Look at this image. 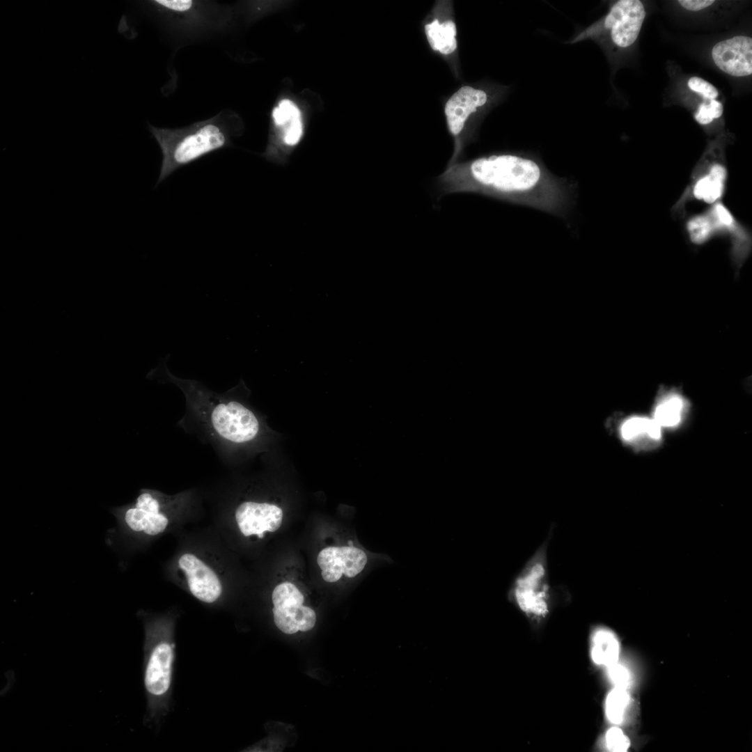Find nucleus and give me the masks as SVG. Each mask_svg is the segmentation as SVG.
I'll list each match as a JSON object with an SVG mask.
<instances>
[{
    "label": "nucleus",
    "mask_w": 752,
    "mask_h": 752,
    "mask_svg": "<svg viewBox=\"0 0 752 752\" xmlns=\"http://www.w3.org/2000/svg\"><path fill=\"white\" fill-rule=\"evenodd\" d=\"M619 652V641L613 632L603 627L593 631L591 657L594 663L608 666L618 661Z\"/></svg>",
    "instance_id": "2eb2a0df"
},
{
    "label": "nucleus",
    "mask_w": 752,
    "mask_h": 752,
    "mask_svg": "<svg viewBox=\"0 0 752 752\" xmlns=\"http://www.w3.org/2000/svg\"><path fill=\"white\" fill-rule=\"evenodd\" d=\"M173 658V648L169 643L159 641L152 646L144 673L145 688L151 696H161L169 690Z\"/></svg>",
    "instance_id": "f8f14e48"
},
{
    "label": "nucleus",
    "mask_w": 752,
    "mask_h": 752,
    "mask_svg": "<svg viewBox=\"0 0 752 752\" xmlns=\"http://www.w3.org/2000/svg\"><path fill=\"white\" fill-rule=\"evenodd\" d=\"M295 618L299 630L306 632L313 628L316 622V614L311 608L302 604L297 609Z\"/></svg>",
    "instance_id": "bb28decb"
},
{
    "label": "nucleus",
    "mask_w": 752,
    "mask_h": 752,
    "mask_svg": "<svg viewBox=\"0 0 752 752\" xmlns=\"http://www.w3.org/2000/svg\"><path fill=\"white\" fill-rule=\"evenodd\" d=\"M160 496L155 491L141 489L135 501L129 506L113 508L118 526L134 533L155 536L166 529L169 519L162 512Z\"/></svg>",
    "instance_id": "39448f33"
},
{
    "label": "nucleus",
    "mask_w": 752,
    "mask_h": 752,
    "mask_svg": "<svg viewBox=\"0 0 752 752\" xmlns=\"http://www.w3.org/2000/svg\"><path fill=\"white\" fill-rule=\"evenodd\" d=\"M677 3L684 9L690 11H698L707 8L715 3L710 0H680Z\"/></svg>",
    "instance_id": "c85d7f7f"
},
{
    "label": "nucleus",
    "mask_w": 752,
    "mask_h": 752,
    "mask_svg": "<svg viewBox=\"0 0 752 752\" xmlns=\"http://www.w3.org/2000/svg\"><path fill=\"white\" fill-rule=\"evenodd\" d=\"M304 596L292 583L283 582L277 585L272 594L274 607L291 608L303 604Z\"/></svg>",
    "instance_id": "aec40b11"
},
{
    "label": "nucleus",
    "mask_w": 752,
    "mask_h": 752,
    "mask_svg": "<svg viewBox=\"0 0 752 752\" xmlns=\"http://www.w3.org/2000/svg\"><path fill=\"white\" fill-rule=\"evenodd\" d=\"M430 47L443 55L454 53L457 47L456 24L451 19H433L424 26Z\"/></svg>",
    "instance_id": "4468645a"
},
{
    "label": "nucleus",
    "mask_w": 752,
    "mask_h": 752,
    "mask_svg": "<svg viewBox=\"0 0 752 752\" xmlns=\"http://www.w3.org/2000/svg\"><path fill=\"white\" fill-rule=\"evenodd\" d=\"M154 2L167 9L178 12L187 10L193 5V1L189 0H156Z\"/></svg>",
    "instance_id": "cd10ccee"
},
{
    "label": "nucleus",
    "mask_w": 752,
    "mask_h": 752,
    "mask_svg": "<svg viewBox=\"0 0 752 752\" xmlns=\"http://www.w3.org/2000/svg\"><path fill=\"white\" fill-rule=\"evenodd\" d=\"M488 100L489 95L485 90L463 86L446 101L444 107L446 125L455 141L454 153L448 164L458 161L464 141L469 134V120Z\"/></svg>",
    "instance_id": "423d86ee"
},
{
    "label": "nucleus",
    "mask_w": 752,
    "mask_h": 752,
    "mask_svg": "<svg viewBox=\"0 0 752 752\" xmlns=\"http://www.w3.org/2000/svg\"><path fill=\"white\" fill-rule=\"evenodd\" d=\"M726 175L724 167L719 164L714 165L710 174L696 184L694 189L695 197L703 199L707 203L714 202L722 194Z\"/></svg>",
    "instance_id": "dca6fc26"
},
{
    "label": "nucleus",
    "mask_w": 752,
    "mask_h": 752,
    "mask_svg": "<svg viewBox=\"0 0 752 752\" xmlns=\"http://www.w3.org/2000/svg\"><path fill=\"white\" fill-rule=\"evenodd\" d=\"M609 679L616 687L627 689L630 684L631 676L627 668L618 661L608 666Z\"/></svg>",
    "instance_id": "a878e982"
},
{
    "label": "nucleus",
    "mask_w": 752,
    "mask_h": 752,
    "mask_svg": "<svg viewBox=\"0 0 752 752\" xmlns=\"http://www.w3.org/2000/svg\"><path fill=\"white\" fill-rule=\"evenodd\" d=\"M556 525L552 524L543 542L514 577L509 598L528 618L543 619L549 613L554 588L550 583L548 549Z\"/></svg>",
    "instance_id": "20e7f679"
},
{
    "label": "nucleus",
    "mask_w": 752,
    "mask_h": 752,
    "mask_svg": "<svg viewBox=\"0 0 752 752\" xmlns=\"http://www.w3.org/2000/svg\"><path fill=\"white\" fill-rule=\"evenodd\" d=\"M605 741L607 749L613 752L626 751L630 744L628 737L617 727H613L607 731Z\"/></svg>",
    "instance_id": "393cba45"
},
{
    "label": "nucleus",
    "mask_w": 752,
    "mask_h": 752,
    "mask_svg": "<svg viewBox=\"0 0 752 752\" xmlns=\"http://www.w3.org/2000/svg\"><path fill=\"white\" fill-rule=\"evenodd\" d=\"M683 400L677 395H672L661 401L656 407L654 419L661 425L672 427L680 421Z\"/></svg>",
    "instance_id": "a211bd4d"
},
{
    "label": "nucleus",
    "mask_w": 752,
    "mask_h": 752,
    "mask_svg": "<svg viewBox=\"0 0 752 752\" xmlns=\"http://www.w3.org/2000/svg\"><path fill=\"white\" fill-rule=\"evenodd\" d=\"M629 700L627 689L615 687L610 691L605 703L606 715L609 721L615 724L622 723Z\"/></svg>",
    "instance_id": "6ab92c4d"
},
{
    "label": "nucleus",
    "mask_w": 752,
    "mask_h": 752,
    "mask_svg": "<svg viewBox=\"0 0 752 752\" xmlns=\"http://www.w3.org/2000/svg\"><path fill=\"white\" fill-rule=\"evenodd\" d=\"M235 517L244 535L263 538L265 531L274 532L280 528L283 510L274 504L244 501L237 506Z\"/></svg>",
    "instance_id": "9d476101"
},
{
    "label": "nucleus",
    "mask_w": 752,
    "mask_h": 752,
    "mask_svg": "<svg viewBox=\"0 0 752 752\" xmlns=\"http://www.w3.org/2000/svg\"><path fill=\"white\" fill-rule=\"evenodd\" d=\"M171 382L184 392L187 401L210 431L224 443L240 444L253 440L258 433L259 422L254 414L228 394H217L192 379H181L166 371Z\"/></svg>",
    "instance_id": "7ed1b4c3"
},
{
    "label": "nucleus",
    "mask_w": 752,
    "mask_h": 752,
    "mask_svg": "<svg viewBox=\"0 0 752 752\" xmlns=\"http://www.w3.org/2000/svg\"><path fill=\"white\" fill-rule=\"evenodd\" d=\"M368 561V554L354 545L326 547L317 558L322 579L330 583L338 581L343 574L355 577L366 568Z\"/></svg>",
    "instance_id": "6e6552de"
},
{
    "label": "nucleus",
    "mask_w": 752,
    "mask_h": 752,
    "mask_svg": "<svg viewBox=\"0 0 752 752\" xmlns=\"http://www.w3.org/2000/svg\"><path fill=\"white\" fill-rule=\"evenodd\" d=\"M348 545H349V546H353V545H354V543H353V542H352V540H349V541H348Z\"/></svg>",
    "instance_id": "7c9ffc66"
},
{
    "label": "nucleus",
    "mask_w": 752,
    "mask_h": 752,
    "mask_svg": "<svg viewBox=\"0 0 752 752\" xmlns=\"http://www.w3.org/2000/svg\"><path fill=\"white\" fill-rule=\"evenodd\" d=\"M723 112V107L717 100H704L694 113L695 120L700 125H707L714 119L720 118Z\"/></svg>",
    "instance_id": "412c9836"
},
{
    "label": "nucleus",
    "mask_w": 752,
    "mask_h": 752,
    "mask_svg": "<svg viewBox=\"0 0 752 752\" xmlns=\"http://www.w3.org/2000/svg\"><path fill=\"white\" fill-rule=\"evenodd\" d=\"M178 566L184 572L191 593L205 603L215 602L221 595L222 588L215 572L194 554L186 553L178 560Z\"/></svg>",
    "instance_id": "9b49d317"
},
{
    "label": "nucleus",
    "mask_w": 752,
    "mask_h": 752,
    "mask_svg": "<svg viewBox=\"0 0 752 752\" xmlns=\"http://www.w3.org/2000/svg\"><path fill=\"white\" fill-rule=\"evenodd\" d=\"M715 211L719 220L726 226H730L733 224V217L730 212L722 205L718 204L715 207Z\"/></svg>",
    "instance_id": "c756f323"
},
{
    "label": "nucleus",
    "mask_w": 752,
    "mask_h": 752,
    "mask_svg": "<svg viewBox=\"0 0 752 752\" xmlns=\"http://www.w3.org/2000/svg\"><path fill=\"white\" fill-rule=\"evenodd\" d=\"M646 12L639 0H620L611 8L604 20L612 42L620 48L632 46L638 38Z\"/></svg>",
    "instance_id": "0eeeda50"
},
{
    "label": "nucleus",
    "mask_w": 752,
    "mask_h": 752,
    "mask_svg": "<svg viewBox=\"0 0 752 752\" xmlns=\"http://www.w3.org/2000/svg\"><path fill=\"white\" fill-rule=\"evenodd\" d=\"M688 230L691 240L695 243L704 242L712 232V224L710 220L705 217H697L688 224Z\"/></svg>",
    "instance_id": "4be33fe9"
},
{
    "label": "nucleus",
    "mask_w": 752,
    "mask_h": 752,
    "mask_svg": "<svg viewBox=\"0 0 752 752\" xmlns=\"http://www.w3.org/2000/svg\"><path fill=\"white\" fill-rule=\"evenodd\" d=\"M439 194L473 193L563 214L569 204L566 184L538 161L498 153L448 164L437 178Z\"/></svg>",
    "instance_id": "f257e3e1"
},
{
    "label": "nucleus",
    "mask_w": 752,
    "mask_h": 752,
    "mask_svg": "<svg viewBox=\"0 0 752 752\" xmlns=\"http://www.w3.org/2000/svg\"><path fill=\"white\" fill-rule=\"evenodd\" d=\"M149 129L162 152L156 187L178 169L228 146L237 130L226 117L217 116L180 129Z\"/></svg>",
    "instance_id": "f03ea898"
},
{
    "label": "nucleus",
    "mask_w": 752,
    "mask_h": 752,
    "mask_svg": "<svg viewBox=\"0 0 752 752\" xmlns=\"http://www.w3.org/2000/svg\"><path fill=\"white\" fill-rule=\"evenodd\" d=\"M689 88L700 95L704 100H716L719 96L717 88L701 77L694 76L687 81Z\"/></svg>",
    "instance_id": "b1692460"
},
{
    "label": "nucleus",
    "mask_w": 752,
    "mask_h": 752,
    "mask_svg": "<svg viewBox=\"0 0 752 752\" xmlns=\"http://www.w3.org/2000/svg\"><path fill=\"white\" fill-rule=\"evenodd\" d=\"M272 612L274 623L282 632L292 634L299 631L295 616L288 611L274 606Z\"/></svg>",
    "instance_id": "5701e85b"
},
{
    "label": "nucleus",
    "mask_w": 752,
    "mask_h": 752,
    "mask_svg": "<svg viewBox=\"0 0 752 752\" xmlns=\"http://www.w3.org/2000/svg\"><path fill=\"white\" fill-rule=\"evenodd\" d=\"M272 118L279 142L284 148L295 147L304 131L301 112L296 104L288 99L281 100L273 110Z\"/></svg>",
    "instance_id": "ddd939ff"
},
{
    "label": "nucleus",
    "mask_w": 752,
    "mask_h": 752,
    "mask_svg": "<svg viewBox=\"0 0 752 752\" xmlns=\"http://www.w3.org/2000/svg\"><path fill=\"white\" fill-rule=\"evenodd\" d=\"M716 66L729 75L742 77L752 74V38L735 36L716 43L712 49Z\"/></svg>",
    "instance_id": "1a4fd4ad"
},
{
    "label": "nucleus",
    "mask_w": 752,
    "mask_h": 752,
    "mask_svg": "<svg viewBox=\"0 0 752 752\" xmlns=\"http://www.w3.org/2000/svg\"><path fill=\"white\" fill-rule=\"evenodd\" d=\"M661 425L653 418L634 416L627 419L621 426V436L624 440L631 441L646 433L654 439L661 437Z\"/></svg>",
    "instance_id": "f3484780"
}]
</instances>
